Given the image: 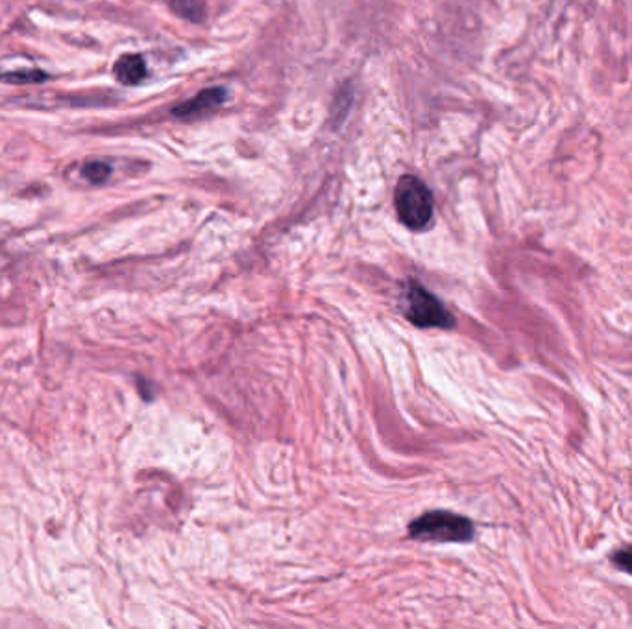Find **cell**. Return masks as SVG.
<instances>
[{"label":"cell","instance_id":"6da1fadb","mask_svg":"<svg viewBox=\"0 0 632 629\" xmlns=\"http://www.w3.org/2000/svg\"><path fill=\"white\" fill-rule=\"evenodd\" d=\"M409 536L424 542H469L474 539L472 521L451 512H429L413 521Z\"/></svg>","mask_w":632,"mask_h":629},{"label":"cell","instance_id":"7a4b0ae2","mask_svg":"<svg viewBox=\"0 0 632 629\" xmlns=\"http://www.w3.org/2000/svg\"><path fill=\"white\" fill-rule=\"evenodd\" d=\"M394 204L398 210L399 220L413 231L428 228L433 218V196L428 185L415 175H404L398 181Z\"/></svg>","mask_w":632,"mask_h":629},{"label":"cell","instance_id":"3957f363","mask_svg":"<svg viewBox=\"0 0 632 629\" xmlns=\"http://www.w3.org/2000/svg\"><path fill=\"white\" fill-rule=\"evenodd\" d=\"M404 314L413 325L421 329H453L455 318L439 298H435L431 291L426 290L420 283L410 281L404 294Z\"/></svg>","mask_w":632,"mask_h":629},{"label":"cell","instance_id":"277c9868","mask_svg":"<svg viewBox=\"0 0 632 629\" xmlns=\"http://www.w3.org/2000/svg\"><path fill=\"white\" fill-rule=\"evenodd\" d=\"M224 100H226V91L224 89H205L202 93L196 94L194 99L178 105L172 113L180 118L196 117V115H202L205 111L215 110V107L223 104Z\"/></svg>","mask_w":632,"mask_h":629},{"label":"cell","instance_id":"5b68a950","mask_svg":"<svg viewBox=\"0 0 632 629\" xmlns=\"http://www.w3.org/2000/svg\"><path fill=\"white\" fill-rule=\"evenodd\" d=\"M115 77L124 85H137L147 77V64L139 54H126L115 64Z\"/></svg>","mask_w":632,"mask_h":629},{"label":"cell","instance_id":"8992f818","mask_svg":"<svg viewBox=\"0 0 632 629\" xmlns=\"http://www.w3.org/2000/svg\"><path fill=\"white\" fill-rule=\"evenodd\" d=\"M167 4L180 18L189 19L194 23L205 18V0H167Z\"/></svg>","mask_w":632,"mask_h":629},{"label":"cell","instance_id":"52a82bcc","mask_svg":"<svg viewBox=\"0 0 632 629\" xmlns=\"http://www.w3.org/2000/svg\"><path fill=\"white\" fill-rule=\"evenodd\" d=\"M82 174L89 183L100 185V183H104L112 175V167L108 163H102V161H91V163L83 167Z\"/></svg>","mask_w":632,"mask_h":629},{"label":"cell","instance_id":"ba28073f","mask_svg":"<svg viewBox=\"0 0 632 629\" xmlns=\"http://www.w3.org/2000/svg\"><path fill=\"white\" fill-rule=\"evenodd\" d=\"M0 80L10 83H35L47 80V75L42 70H21V72H10V75H2Z\"/></svg>","mask_w":632,"mask_h":629},{"label":"cell","instance_id":"9c48e42d","mask_svg":"<svg viewBox=\"0 0 632 629\" xmlns=\"http://www.w3.org/2000/svg\"><path fill=\"white\" fill-rule=\"evenodd\" d=\"M610 560L614 563L618 569L627 572V574H632V547L621 548V550H616Z\"/></svg>","mask_w":632,"mask_h":629},{"label":"cell","instance_id":"30bf717a","mask_svg":"<svg viewBox=\"0 0 632 629\" xmlns=\"http://www.w3.org/2000/svg\"><path fill=\"white\" fill-rule=\"evenodd\" d=\"M350 93H351L350 89H348V91H346V89H342V93H340L339 96H337V100H335V107H334L335 121H342V118L346 117V113H348V110H350L351 96L350 99L346 100V96H348V94Z\"/></svg>","mask_w":632,"mask_h":629}]
</instances>
